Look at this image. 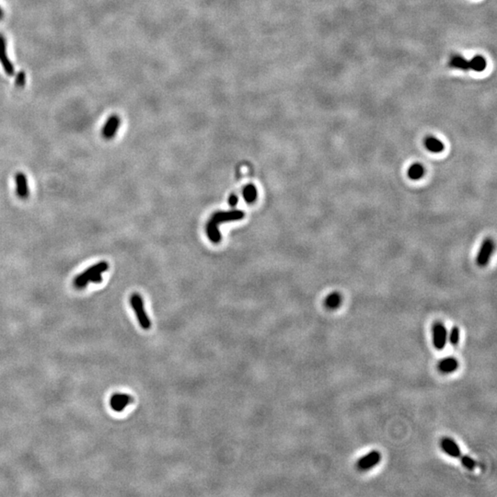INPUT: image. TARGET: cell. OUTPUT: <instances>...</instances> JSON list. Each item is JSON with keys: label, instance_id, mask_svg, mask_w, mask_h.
<instances>
[{"label": "cell", "instance_id": "cell-22", "mask_svg": "<svg viewBox=\"0 0 497 497\" xmlns=\"http://www.w3.org/2000/svg\"><path fill=\"white\" fill-rule=\"evenodd\" d=\"M238 202H239L238 196H236V195H231V197H230V200H229V203H230V205H231V207H235L238 204Z\"/></svg>", "mask_w": 497, "mask_h": 497}, {"label": "cell", "instance_id": "cell-2", "mask_svg": "<svg viewBox=\"0 0 497 497\" xmlns=\"http://www.w3.org/2000/svg\"><path fill=\"white\" fill-rule=\"evenodd\" d=\"M109 268V265L105 261H101L93 266L89 267L85 272L78 275L74 280V285L78 289H82L86 287L89 282L92 283H100L102 281V274L106 272Z\"/></svg>", "mask_w": 497, "mask_h": 497}, {"label": "cell", "instance_id": "cell-9", "mask_svg": "<svg viewBox=\"0 0 497 497\" xmlns=\"http://www.w3.org/2000/svg\"><path fill=\"white\" fill-rule=\"evenodd\" d=\"M120 123H121V120L120 118L117 116H112L108 120H107L106 123L103 126V129H102V135L105 139H112L115 137L118 129H119V126H120Z\"/></svg>", "mask_w": 497, "mask_h": 497}, {"label": "cell", "instance_id": "cell-3", "mask_svg": "<svg viewBox=\"0 0 497 497\" xmlns=\"http://www.w3.org/2000/svg\"><path fill=\"white\" fill-rule=\"evenodd\" d=\"M130 303L141 328L144 330H149L151 327V321L147 314V311L145 310L142 297L139 294H133L130 298Z\"/></svg>", "mask_w": 497, "mask_h": 497}, {"label": "cell", "instance_id": "cell-10", "mask_svg": "<svg viewBox=\"0 0 497 497\" xmlns=\"http://www.w3.org/2000/svg\"><path fill=\"white\" fill-rule=\"evenodd\" d=\"M7 55L8 54H7V47H6L5 38L2 35H0V63H1L5 72L9 76H13L14 72H15L14 66H13L12 63L9 61Z\"/></svg>", "mask_w": 497, "mask_h": 497}, {"label": "cell", "instance_id": "cell-17", "mask_svg": "<svg viewBox=\"0 0 497 497\" xmlns=\"http://www.w3.org/2000/svg\"><path fill=\"white\" fill-rule=\"evenodd\" d=\"M486 60L480 55H476L470 61V69L476 72H482L486 67Z\"/></svg>", "mask_w": 497, "mask_h": 497}, {"label": "cell", "instance_id": "cell-6", "mask_svg": "<svg viewBox=\"0 0 497 497\" xmlns=\"http://www.w3.org/2000/svg\"><path fill=\"white\" fill-rule=\"evenodd\" d=\"M447 341V331L442 322H435L433 326V345L437 351L444 349Z\"/></svg>", "mask_w": 497, "mask_h": 497}, {"label": "cell", "instance_id": "cell-23", "mask_svg": "<svg viewBox=\"0 0 497 497\" xmlns=\"http://www.w3.org/2000/svg\"><path fill=\"white\" fill-rule=\"evenodd\" d=\"M3 18V10L0 8V19Z\"/></svg>", "mask_w": 497, "mask_h": 497}, {"label": "cell", "instance_id": "cell-1", "mask_svg": "<svg viewBox=\"0 0 497 497\" xmlns=\"http://www.w3.org/2000/svg\"><path fill=\"white\" fill-rule=\"evenodd\" d=\"M244 215H245L241 210H231L228 212L220 211L214 214L206 226V232L209 240L213 243H219L221 241V234L218 230V225L220 223L240 220Z\"/></svg>", "mask_w": 497, "mask_h": 497}, {"label": "cell", "instance_id": "cell-8", "mask_svg": "<svg viewBox=\"0 0 497 497\" xmlns=\"http://www.w3.org/2000/svg\"><path fill=\"white\" fill-rule=\"evenodd\" d=\"M441 448L447 455L454 459H460L462 457V452L460 446L457 442L450 437H443L440 442Z\"/></svg>", "mask_w": 497, "mask_h": 497}, {"label": "cell", "instance_id": "cell-15", "mask_svg": "<svg viewBox=\"0 0 497 497\" xmlns=\"http://www.w3.org/2000/svg\"><path fill=\"white\" fill-rule=\"evenodd\" d=\"M341 304H342V296L338 292L330 294L326 297V298L324 300L325 307L331 311L336 310L340 307Z\"/></svg>", "mask_w": 497, "mask_h": 497}, {"label": "cell", "instance_id": "cell-19", "mask_svg": "<svg viewBox=\"0 0 497 497\" xmlns=\"http://www.w3.org/2000/svg\"><path fill=\"white\" fill-rule=\"evenodd\" d=\"M460 336H461V331H460L459 327H457V326L452 327L449 334H448V340L452 347H456L459 344Z\"/></svg>", "mask_w": 497, "mask_h": 497}, {"label": "cell", "instance_id": "cell-14", "mask_svg": "<svg viewBox=\"0 0 497 497\" xmlns=\"http://www.w3.org/2000/svg\"><path fill=\"white\" fill-rule=\"evenodd\" d=\"M425 173H426V169L425 167L420 164V163H414L411 165V167L409 168L408 171H407V174H408V177L411 180H414V181H418L420 179L425 176Z\"/></svg>", "mask_w": 497, "mask_h": 497}, {"label": "cell", "instance_id": "cell-7", "mask_svg": "<svg viewBox=\"0 0 497 497\" xmlns=\"http://www.w3.org/2000/svg\"><path fill=\"white\" fill-rule=\"evenodd\" d=\"M133 402V397L127 393H115L110 399V406L116 413H121L130 403Z\"/></svg>", "mask_w": 497, "mask_h": 497}, {"label": "cell", "instance_id": "cell-5", "mask_svg": "<svg viewBox=\"0 0 497 497\" xmlns=\"http://www.w3.org/2000/svg\"><path fill=\"white\" fill-rule=\"evenodd\" d=\"M495 249V242L491 238H486L480 245L478 255L476 258V264L480 267L486 266Z\"/></svg>", "mask_w": 497, "mask_h": 497}, {"label": "cell", "instance_id": "cell-12", "mask_svg": "<svg viewBox=\"0 0 497 497\" xmlns=\"http://www.w3.org/2000/svg\"><path fill=\"white\" fill-rule=\"evenodd\" d=\"M458 368L459 361L453 356L446 357L438 363V369L443 374H451L455 372Z\"/></svg>", "mask_w": 497, "mask_h": 497}, {"label": "cell", "instance_id": "cell-4", "mask_svg": "<svg viewBox=\"0 0 497 497\" xmlns=\"http://www.w3.org/2000/svg\"><path fill=\"white\" fill-rule=\"evenodd\" d=\"M381 462V454L378 450H372L358 460L356 467L359 471H367L375 468Z\"/></svg>", "mask_w": 497, "mask_h": 497}, {"label": "cell", "instance_id": "cell-11", "mask_svg": "<svg viewBox=\"0 0 497 497\" xmlns=\"http://www.w3.org/2000/svg\"><path fill=\"white\" fill-rule=\"evenodd\" d=\"M16 182V192L20 199H26L29 196V185L26 175L22 172H18L15 178Z\"/></svg>", "mask_w": 497, "mask_h": 497}, {"label": "cell", "instance_id": "cell-18", "mask_svg": "<svg viewBox=\"0 0 497 497\" xmlns=\"http://www.w3.org/2000/svg\"><path fill=\"white\" fill-rule=\"evenodd\" d=\"M450 66L462 70H468L470 69V61L466 60L462 56H454L450 61Z\"/></svg>", "mask_w": 497, "mask_h": 497}, {"label": "cell", "instance_id": "cell-21", "mask_svg": "<svg viewBox=\"0 0 497 497\" xmlns=\"http://www.w3.org/2000/svg\"><path fill=\"white\" fill-rule=\"evenodd\" d=\"M16 85L18 87H23L25 82H26V76H25V73L24 72H19L18 75H17V78H16Z\"/></svg>", "mask_w": 497, "mask_h": 497}, {"label": "cell", "instance_id": "cell-13", "mask_svg": "<svg viewBox=\"0 0 497 497\" xmlns=\"http://www.w3.org/2000/svg\"><path fill=\"white\" fill-rule=\"evenodd\" d=\"M426 149L432 153H441L445 149L444 144L434 136H428L425 139Z\"/></svg>", "mask_w": 497, "mask_h": 497}, {"label": "cell", "instance_id": "cell-20", "mask_svg": "<svg viewBox=\"0 0 497 497\" xmlns=\"http://www.w3.org/2000/svg\"><path fill=\"white\" fill-rule=\"evenodd\" d=\"M460 460H461L462 465L466 469H468L469 471H473V470L476 469V466H477L476 462L472 458H471L470 456H463V455H462Z\"/></svg>", "mask_w": 497, "mask_h": 497}, {"label": "cell", "instance_id": "cell-16", "mask_svg": "<svg viewBox=\"0 0 497 497\" xmlns=\"http://www.w3.org/2000/svg\"><path fill=\"white\" fill-rule=\"evenodd\" d=\"M257 189L252 184H248L243 189V197L248 204H252L257 199Z\"/></svg>", "mask_w": 497, "mask_h": 497}]
</instances>
